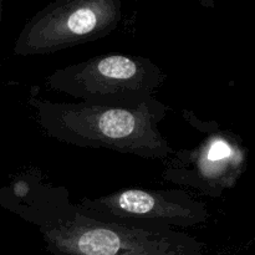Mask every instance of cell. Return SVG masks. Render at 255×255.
I'll return each instance as SVG.
<instances>
[{"instance_id": "6da1fadb", "label": "cell", "mask_w": 255, "mask_h": 255, "mask_svg": "<svg viewBox=\"0 0 255 255\" xmlns=\"http://www.w3.org/2000/svg\"><path fill=\"white\" fill-rule=\"evenodd\" d=\"M0 193V203L32 224L52 255H206V244L186 232L87 213L70 202L66 189L34 173Z\"/></svg>"}, {"instance_id": "3957f363", "label": "cell", "mask_w": 255, "mask_h": 255, "mask_svg": "<svg viewBox=\"0 0 255 255\" xmlns=\"http://www.w3.org/2000/svg\"><path fill=\"white\" fill-rule=\"evenodd\" d=\"M166 80V71L148 57L105 54L55 70L45 85L85 104L133 109L154 97Z\"/></svg>"}, {"instance_id": "8992f818", "label": "cell", "mask_w": 255, "mask_h": 255, "mask_svg": "<svg viewBox=\"0 0 255 255\" xmlns=\"http://www.w3.org/2000/svg\"><path fill=\"white\" fill-rule=\"evenodd\" d=\"M75 204L112 221L172 229L201 226L211 218L208 206L184 189L124 188L96 198L85 197Z\"/></svg>"}, {"instance_id": "277c9868", "label": "cell", "mask_w": 255, "mask_h": 255, "mask_svg": "<svg viewBox=\"0 0 255 255\" xmlns=\"http://www.w3.org/2000/svg\"><path fill=\"white\" fill-rule=\"evenodd\" d=\"M121 16V0H56L25 22L14 54L46 55L97 41L117 29Z\"/></svg>"}, {"instance_id": "5b68a950", "label": "cell", "mask_w": 255, "mask_h": 255, "mask_svg": "<svg viewBox=\"0 0 255 255\" xmlns=\"http://www.w3.org/2000/svg\"><path fill=\"white\" fill-rule=\"evenodd\" d=\"M163 163L164 181L219 198L246 173L248 148L238 134L217 124L194 148L176 151Z\"/></svg>"}, {"instance_id": "7a4b0ae2", "label": "cell", "mask_w": 255, "mask_h": 255, "mask_svg": "<svg viewBox=\"0 0 255 255\" xmlns=\"http://www.w3.org/2000/svg\"><path fill=\"white\" fill-rule=\"evenodd\" d=\"M27 104L46 136L81 148L109 149L144 159L166 162L176 149L159 131L169 107L152 97L133 109L85 102H56L30 89Z\"/></svg>"}]
</instances>
